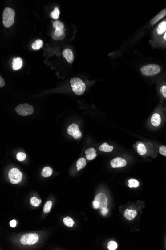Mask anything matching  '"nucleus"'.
<instances>
[{"label":"nucleus","instance_id":"obj_1","mask_svg":"<svg viewBox=\"0 0 166 250\" xmlns=\"http://www.w3.org/2000/svg\"><path fill=\"white\" fill-rule=\"evenodd\" d=\"M166 32V17L155 27L151 34L150 44L154 43Z\"/></svg>","mask_w":166,"mask_h":250},{"label":"nucleus","instance_id":"obj_2","mask_svg":"<svg viewBox=\"0 0 166 250\" xmlns=\"http://www.w3.org/2000/svg\"><path fill=\"white\" fill-rule=\"evenodd\" d=\"M162 68L160 65L150 64L145 65L140 68L142 75L144 77H152L157 75L161 72Z\"/></svg>","mask_w":166,"mask_h":250},{"label":"nucleus","instance_id":"obj_3","mask_svg":"<svg viewBox=\"0 0 166 250\" xmlns=\"http://www.w3.org/2000/svg\"><path fill=\"white\" fill-rule=\"evenodd\" d=\"M72 91L78 95H81L85 92L86 86L81 79L79 78H74L70 80Z\"/></svg>","mask_w":166,"mask_h":250},{"label":"nucleus","instance_id":"obj_4","mask_svg":"<svg viewBox=\"0 0 166 250\" xmlns=\"http://www.w3.org/2000/svg\"><path fill=\"white\" fill-rule=\"evenodd\" d=\"M15 12L14 11L10 8H6L4 10L3 14V23L6 28L10 27L14 22Z\"/></svg>","mask_w":166,"mask_h":250},{"label":"nucleus","instance_id":"obj_5","mask_svg":"<svg viewBox=\"0 0 166 250\" xmlns=\"http://www.w3.org/2000/svg\"><path fill=\"white\" fill-rule=\"evenodd\" d=\"M16 112L18 115L22 116L32 114L34 112V107L28 104H21L16 108Z\"/></svg>","mask_w":166,"mask_h":250},{"label":"nucleus","instance_id":"obj_6","mask_svg":"<svg viewBox=\"0 0 166 250\" xmlns=\"http://www.w3.org/2000/svg\"><path fill=\"white\" fill-rule=\"evenodd\" d=\"M39 240V236L36 234H27L21 237L20 242L22 245H32L36 243Z\"/></svg>","mask_w":166,"mask_h":250},{"label":"nucleus","instance_id":"obj_7","mask_svg":"<svg viewBox=\"0 0 166 250\" xmlns=\"http://www.w3.org/2000/svg\"><path fill=\"white\" fill-rule=\"evenodd\" d=\"M8 177L10 180L11 183L14 184H18L19 183L22 179V173L18 169L14 168L10 170Z\"/></svg>","mask_w":166,"mask_h":250},{"label":"nucleus","instance_id":"obj_8","mask_svg":"<svg viewBox=\"0 0 166 250\" xmlns=\"http://www.w3.org/2000/svg\"><path fill=\"white\" fill-rule=\"evenodd\" d=\"M68 133L72 135L74 139H78L81 138L82 133L80 131L78 125L75 123H73L68 128Z\"/></svg>","mask_w":166,"mask_h":250},{"label":"nucleus","instance_id":"obj_9","mask_svg":"<svg viewBox=\"0 0 166 250\" xmlns=\"http://www.w3.org/2000/svg\"><path fill=\"white\" fill-rule=\"evenodd\" d=\"M153 48H160L162 49H166V32L154 43L150 44Z\"/></svg>","mask_w":166,"mask_h":250},{"label":"nucleus","instance_id":"obj_10","mask_svg":"<svg viewBox=\"0 0 166 250\" xmlns=\"http://www.w3.org/2000/svg\"><path fill=\"white\" fill-rule=\"evenodd\" d=\"M127 165L126 160L121 157L113 158L111 161V165L113 168H119L124 167Z\"/></svg>","mask_w":166,"mask_h":250},{"label":"nucleus","instance_id":"obj_11","mask_svg":"<svg viewBox=\"0 0 166 250\" xmlns=\"http://www.w3.org/2000/svg\"><path fill=\"white\" fill-rule=\"evenodd\" d=\"M165 17H166V8H164L156 16H155L153 18L151 19L149 23L150 26L151 27L154 26L156 23H158L159 22H160L161 20L163 19L164 18L165 19Z\"/></svg>","mask_w":166,"mask_h":250},{"label":"nucleus","instance_id":"obj_12","mask_svg":"<svg viewBox=\"0 0 166 250\" xmlns=\"http://www.w3.org/2000/svg\"><path fill=\"white\" fill-rule=\"evenodd\" d=\"M95 200L99 202V209L107 207V198L104 193H99L95 197Z\"/></svg>","mask_w":166,"mask_h":250},{"label":"nucleus","instance_id":"obj_13","mask_svg":"<svg viewBox=\"0 0 166 250\" xmlns=\"http://www.w3.org/2000/svg\"><path fill=\"white\" fill-rule=\"evenodd\" d=\"M151 123L154 127H158L162 122V117L159 112H155L152 114L150 120Z\"/></svg>","mask_w":166,"mask_h":250},{"label":"nucleus","instance_id":"obj_14","mask_svg":"<svg viewBox=\"0 0 166 250\" xmlns=\"http://www.w3.org/2000/svg\"><path fill=\"white\" fill-rule=\"evenodd\" d=\"M62 54H63V57L67 60V61L69 64H72L74 60V57L73 52L71 49H65L63 51Z\"/></svg>","mask_w":166,"mask_h":250},{"label":"nucleus","instance_id":"obj_15","mask_svg":"<svg viewBox=\"0 0 166 250\" xmlns=\"http://www.w3.org/2000/svg\"><path fill=\"white\" fill-rule=\"evenodd\" d=\"M52 37L55 40H62L65 36V30H55L51 34Z\"/></svg>","mask_w":166,"mask_h":250},{"label":"nucleus","instance_id":"obj_16","mask_svg":"<svg viewBox=\"0 0 166 250\" xmlns=\"http://www.w3.org/2000/svg\"><path fill=\"white\" fill-rule=\"evenodd\" d=\"M137 214V213L136 210L128 209L124 211L123 215L128 220L131 221L134 219L135 217L136 216Z\"/></svg>","mask_w":166,"mask_h":250},{"label":"nucleus","instance_id":"obj_17","mask_svg":"<svg viewBox=\"0 0 166 250\" xmlns=\"http://www.w3.org/2000/svg\"><path fill=\"white\" fill-rule=\"evenodd\" d=\"M86 157L87 159L88 160H92L94 159L97 156V153L95 149L93 148H90L87 149L86 151Z\"/></svg>","mask_w":166,"mask_h":250},{"label":"nucleus","instance_id":"obj_18","mask_svg":"<svg viewBox=\"0 0 166 250\" xmlns=\"http://www.w3.org/2000/svg\"><path fill=\"white\" fill-rule=\"evenodd\" d=\"M23 61L21 57H17L13 59L12 62V66L13 70H18L21 69L22 66Z\"/></svg>","mask_w":166,"mask_h":250},{"label":"nucleus","instance_id":"obj_19","mask_svg":"<svg viewBox=\"0 0 166 250\" xmlns=\"http://www.w3.org/2000/svg\"><path fill=\"white\" fill-rule=\"evenodd\" d=\"M113 147L111 145H109L107 143H104L99 147V150L105 152H111L113 150Z\"/></svg>","mask_w":166,"mask_h":250},{"label":"nucleus","instance_id":"obj_20","mask_svg":"<svg viewBox=\"0 0 166 250\" xmlns=\"http://www.w3.org/2000/svg\"><path fill=\"white\" fill-rule=\"evenodd\" d=\"M86 165V160L85 158L82 157V158L79 159L77 162V164H76L78 171H79L82 169L84 168Z\"/></svg>","mask_w":166,"mask_h":250},{"label":"nucleus","instance_id":"obj_21","mask_svg":"<svg viewBox=\"0 0 166 250\" xmlns=\"http://www.w3.org/2000/svg\"><path fill=\"white\" fill-rule=\"evenodd\" d=\"M53 170L50 167H45L42 171V176L43 177H49L52 175Z\"/></svg>","mask_w":166,"mask_h":250},{"label":"nucleus","instance_id":"obj_22","mask_svg":"<svg viewBox=\"0 0 166 250\" xmlns=\"http://www.w3.org/2000/svg\"><path fill=\"white\" fill-rule=\"evenodd\" d=\"M43 40L38 39V40H35L32 44L31 47L34 50H38L41 48V47H43Z\"/></svg>","mask_w":166,"mask_h":250},{"label":"nucleus","instance_id":"obj_23","mask_svg":"<svg viewBox=\"0 0 166 250\" xmlns=\"http://www.w3.org/2000/svg\"><path fill=\"white\" fill-rule=\"evenodd\" d=\"M137 151L140 155H144L147 152V149L145 145L142 143H139L137 146Z\"/></svg>","mask_w":166,"mask_h":250},{"label":"nucleus","instance_id":"obj_24","mask_svg":"<svg viewBox=\"0 0 166 250\" xmlns=\"http://www.w3.org/2000/svg\"><path fill=\"white\" fill-rule=\"evenodd\" d=\"M53 27L54 29L57 30H64V25L59 21H56L53 23Z\"/></svg>","mask_w":166,"mask_h":250},{"label":"nucleus","instance_id":"obj_25","mask_svg":"<svg viewBox=\"0 0 166 250\" xmlns=\"http://www.w3.org/2000/svg\"><path fill=\"white\" fill-rule=\"evenodd\" d=\"M159 91L162 97L164 99H166V83L161 84Z\"/></svg>","mask_w":166,"mask_h":250},{"label":"nucleus","instance_id":"obj_26","mask_svg":"<svg viewBox=\"0 0 166 250\" xmlns=\"http://www.w3.org/2000/svg\"><path fill=\"white\" fill-rule=\"evenodd\" d=\"M63 223L68 227H72L74 224V222L72 218L69 217H67L63 219Z\"/></svg>","mask_w":166,"mask_h":250},{"label":"nucleus","instance_id":"obj_27","mask_svg":"<svg viewBox=\"0 0 166 250\" xmlns=\"http://www.w3.org/2000/svg\"><path fill=\"white\" fill-rule=\"evenodd\" d=\"M128 186L130 188H137L139 185V182L135 179H130L128 181Z\"/></svg>","mask_w":166,"mask_h":250},{"label":"nucleus","instance_id":"obj_28","mask_svg":"<svg viewBox=\"0 0 166 250\" xmlns=\"http://www.w3.org/2000/svg\"><path fill=\"white\" fill-rule=\"evenodd\" d=\"M60 11L57 7L55 8L53 12L50 13V17L54 19H58L59 17Z\"/></svg>","mask_w":166,"mask_h":250},{"label":"nucleus","instance_id":"obj_29","mask_svg":"<svg viewBox=\"0 0 166 250\" xmlns=\"http://www.w3.org/2000/svg\"><path fill=\"white\" fill-rule=\"evenodd\" d=\"M52 206V203L51 201H47L44 205V208H43V212L45 213H49L51 209Z\"/></svg>","mask_w":166,"mask_h":250},{"label":"nucleus","instance_id":"obj_30","mask_svg":"<svg viewBox=\"0 0 166 250\" xmlns=\"http://www.w3.org/2000/svg\"><path fill=\"white\" fill-rule=\"evenodd\" d=\"M41 203V200L37 198L36 197H33L30 199V203L34 207H38Z\"/></svg>","mask_w":166,"mask_h":250},{"label":"nucleus","instance_id":"obj_31","mask_svg":"<svg viewBox=\"0 0 166 250\" xmlns=\"http://www.w3.org/2000/svg\"><path fill=\"white\" fill-rule=\"evenodd\" d=\"M117 243L115 241H110L107 244V248L110 250H115L117 249Z\"/></svg>","mask_w":166,"mask_h":250},{"label":"nucleus","instance_id":"obj_32","mask_svg":"<svg viewBox=\"0 0 166 250\" xmlns=\"http://www.w3.org/2000/svg\"><path fill=\"white\" fill-rule=\"evenodd\" d=\"M26 155L25 153L23 152H19L17 155V159L19 161H23L26 159Z\"/></svg>","mask_w":166,"mask_h":250},{"label":"nucleus","instance_id":"obj_33","mask_svg":"<svg viewBox=\"0 0 166 250\" xmlns=\"http://www.w3.org/2000/svg\"><path fill=\"white\" fill-rule=\"evenodd\" d=\"M159 153L162 155L166 157V146L164 145H162L159 147Z\"/></svg>","mask_w":166,"mask_h":250},{"label":"nucleus","instance_id":"obj_34","mask_svg":"<svg viewBox=\"0 0 166 250\" xmlns=\"http://www.w3.org/2000/svg\"><path fill=\"white\" fill-rule=\"evenodd\" d=\"M108 211V209L107 208V207L103 208L101 209V213L103 216H105L107 215Z\"/></svg>","mask_w":166,"mask_h":250},{"label":"nucleus","instance_id":"obj_35","mask_svg":"<svg viewBox=\"0 0 166 250\" xmlns=\"http://www.w3.org/2000/svg\"><path fill=\"white\" fill-rule=\"evenodd\" d=\"M93 207L95 209L99 208V204L97 200H95L93 202Z\"/></svg>","mask_w":166,"mask_h":250},{"label":"nucleus","instance_id":"obj_36","mask_svg":"<svg viewBox=\"0 0 166 250\" xmlns=\"http://www.w3.org/2000/svg\"><path fill=\"white\" fill-rule=\"evenodd\" d=\"M10 227H12V228H14V227H16V225H17V222L15 220H13L10 222Z\"/></svg>","mask_w":166,"mask_h":250},{"label":"nucleus","instance_id":"obj_37","mask_svg":"<svg viewBox=\"0 0 166 250\" xmlns=\"http://www.w3.org/2000/svg\"><path fill=\"white\" fill-rule=\"evenodd\" d=\"M5 86V81L3 78L0 77V87H2Z\"/></svg>","mask_w":166,"mask_h":250}]
</instances>
